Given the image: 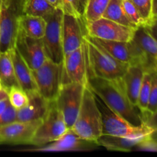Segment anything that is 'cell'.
Returning <instances> with one entry per match:
<instances>
[{"mask_svg":"<svg viewBox=\"0 0 157 157\" xmlns=\"http://www.w3.org/2000/svg\"><path fill=\"white\" fill-rule=\"evenodd\" d=\"M11 51L12 49L0 53V81L5 89L12 86H18L15 78Z\"/></svg>","mask_w":157,"mask_h":157,"instance_id":"obj_23","label":"cell"},{"mask_svg":"<svg viewBox=\"0 0 157 157\" xmlns=\"http://www.w3.org/2000/svg\"><path fill=\"white\" fill-rule=\"evenodd\" d=\"M87 85L110 108L130 124L140 126L144 123L140 114L136 111V107L129 100L122 77L104 79L91 76L88 78Z\"/></svg>","mask_w":157,"mask_h":157,"instance_id":"obj_1","label":"cell"},{"mask_svg":"<svg viewBox=\"0 0 157 157\" xmlns=\"http://www.w3.org/2000/svg\"><path fill=\"white\" fill-rule=\"evenodd\" d=\"M56 8L48 0H25L24 5L25 15H35L45 18L52 14Z\"/></svg>","mask_w":157,"mask_h":157,"instance_id":"obj_25","label":"cell"},{"mask_svg":"<svg viewBox=\"0 0 157 157\" xmlns=\"http://www.w3.org/2000/svg\"><path fill=\"white\" fill-rule=\"evenodd\" d=\"M89 60V77L113 79L121 78L128 64L115 59L87 35L85 36ZM88 77V78H89Z\"/></svg>","mask_w":157,"mask_h":157,"instance_id":"obj_4","label":"cell"},{"mask_svg":"<svg viewBox=\"0 0 157 157\" xmlns=\"http://www.w3.org/2000/svg\"><path fill=\"white\" fill-rule=\"evenodd\" d=\"M29 97L28 104L22 108L17 110L18 121H41L48 110L51 101L43 98L38 90L27 93Z\"/></svg>","mask_w":157,"mask_h":157,"instance_id":"obj_15","label":"cell"},{"mask_svg":"<svg viewBox=\"0 0 157 157\" xmlns=\"http://www.w3.org/2000/svg\"><path fill=\"white\" fill-rule=\"evenodd\" d=\"M18 28L29 36L41 39L45 32L46 21L42 17L24 14L20 17Z\"/></svg>","mask_w":157,"mask_h":157,"instance_id":"obj_22","label":"cell"},{"mask_svg":"<svg viewBox=\"0 0 157 157\" xmlns=\"http://www.w3.org/2000/svg\"><path fill=\"white\" fill-rule=\"evenodd\" d=\"M88 77V52L84 38V42L79 48L63 58L61 84L75 82L86 86L87 85Z\"/></svg>","mask_w":157,"mask_h":157,"instance_id":"obj_8","label":"cell"},{"mask_svg":"<svg viewBox=\"0 0 157 157\" xmlns=\"http://www.w3.org/2000/svg\"><path fill=\"white\" fill-rule=\"evenodd\" d=\"M133 40L145 54L147 59L145 71H157V40L146 27H140L136 29Z\"/></svg>","mask_w":157,"mask_h":157,"instance_id":"obj_17","label":"cell"},{"mask_svg":"<svg viewBox=\"0 0 157 157\" xmlns=\"http://www.w3.org/2000/svg\"><path fill=\"white\" fill-rule=\"evenodd\" d=\"M148 136H117L102 134L97 140L96 144L113 151L128 152L133 150L140 143Z\"/></svg>","mask_w":157,"mask_h":157,"instance_id":"obj_21","label":"cell"},{"mask_svg":"<svg viewBox=\"0 0 157 157\" xmlns=\"http://www.w3.org/2000/svg\"><path fill=\"white\" fill-rule=\"evenodd\" d=\"M14 48L32 71L38 68L48 58L42 39L29 36L19 28Z\"/></svg>","mask_w":157,"mask_h":157,"instance_id":"obj_12","label":"cell"},{"mask_svg":"<svg viewBox=\"0 0 157 157\" xmlns=\"http://www.w3.org/2000/svg\"><path fill=\"white\" fill-rule=\"evenodd\" d=\"M150 137H151V139L153 140V141H155V142L157 144V130L156 131H154L153 133H152Z\"/></svg>","mask_w":157,"mask_h":157,"instance_id":"obj_41","label":"cell"},{"mask_svg":"<svg viewBox=\"0 0 157 157\" xmlns=\"http://www.w3.org/2000/svg\"><path fill=\"white\" fill-rule=\"evenodd\" d=\"M123 6L126 15L136 29L140 27H147L145 21L130 0H123Z\"/></svg>","mask_w":157,"mask_h":157,"instance_id":"obj_29","label":"cell"},{"mask_svg":"<svg viewBox=\"0 0 157 157\" xmlns=\"http://www.w3.org/2000/svg\"><path fill=\"white\" fill-rule=\"evenodd\" d=\"M71 130L80 138L96 144L102 135V117L95 95L88 85L84 88L79 113Z\"/></svg>","mask_w":157,"mask_h":157,"instance_id":"obj_2","label":"cell"},{"mask_svg":"<svg viewBox=\"0 0 157 157\" xmlns=\"http://www.w3.org/2000/svg\"><path fill=\"white\" fill-rule=\"evenodd\" d=\"M97 104L102 117V134L117 136H148L154 130L143 123L135 126L110 108L99 96L95 94Z\"/></svg>","mask_w":157,"mask_h":157,"instance_id":"obj_3","label":"cell"},{"mask_svg":"<svg viewBox=\"0 0 157 157\" xmlns=\"http://www.w3.org/2000/svg\"><path fill=\"white\" fill-rule=\"evenodd\" d=\"M87 2H88V0H79L80 12H81V15H83V13H84V9H85L86 6H87Z\"/></svg>","mask_w":157,"mask_h":157,"instance_id":"obj_37","label":"cell"},{"mask_svg":"<svg viewBox=\"0 0 157 157\" xmlns=\"http://www.w3.org/2000/svg\"><path fill=\"white\" fill-rule=\"evenodd\" d=\"M8 94L9 103L17 110L24 107L29 101L27 93L19 86H12L6 89Z\"/></svg>","mask_w":157,"mask_h":157,"instance_id":"obj_28","label":"cell"},{"mask_svg":"<svg viewBox=\"0 0 157 157\" xmlns=\"http://www.w3.org/2000/svg\"><path fill=\"white\" fill-rule=\"evenodd\" d=\"M153 20L157 19V0H153Z\"/></svg>","mask_w":157,"mask_h":157,"instance_id":"obj_38","label":"cell"},{"mask_svg":"<svg viewBox=\"0 0 157 157\" xmlns=\"http://www.w3.org/2000/svg\"><path fill=\"white\" fill-rule=\"evenodd\" d=\"M12 58L13 62L15 78L18 86L26 93L37 90L32 70L24 61L15 48L12 49Z\"/></svg>","mask_w":157,"mask_h":157,"instance_id":"obj_19","label":"cell"},{"mask_svg":"<svg viewBox=\"0 0 157 157\" xmlns=\"http://www.w3.org/2000/svg\"><path fill=\"white\" fill-rule=\"evenodd\" d=\"M148 27L153 21V0H130Z\"/></svg>","mask_w":157,"mask_h":157,"instance_id":"obj_30","label":"cell"},{"mask_svg":"<svg viewBox=\"0 0 157 157\" xmlns=\"http://www.w3.org/2000/svg\"><path fill=\"white\" fill-rule=\"evenodd\" d=\"M110 0H88L83 13L85 23H90L101 18Z\"/></svg>","mask_w":157,"mask_h":157,"instance_id":"obj_26","label":"cell"},{"mask_svg":"<svg viewBox=\"0 0 157 157\" xmlns=\"http://www.w3.org/2000/svg\"><path fill=\"white\" fill-rule=\"evenodd\" d=\"M32 72L38 93L48 101H55L61 86L62 63L47 58L38 68Z\"/></svg>","mask_w":157,"mask_h":157,"instance_id":"obj_7","label":"cell"},{"mask_svg":"<svg viewBox=\"0 0 157 157\" xmlns=\"http://www.w3.org/2000/svg\"><path fill=\"white\" fill-rule=\"evenodd\" d=\"M6 94H7V91H6V89L3 88L2 85L1 81H0V98Z\"/></svg>","mask_w":157,"mask_h":157,"instance_id":"obj_40","label":"cell"},{"mask_svg":"<svg viewBox=\"0 0 157 157\" xmlns=\"http://www.w3.org/2000/svg\"><path fill=\"white\" fill-rule=\"evenodd\" d=\"M68 130L55 101H52L47 113L41 120L29 145L37 147L47 145L59 139Z\"/></svg>","mask_w":157,"mask_h":157,"instance_id":"obj_6","label":"cell"},{"mask_svg":"<svg viewBox=\"0 0 157 157\" xmlns=\"http://www.w3.org/2000/svg\"><path fill=\"white\" fill-rule=\"evenodd\" d=\"M86 86L75 82L62 84L55 100L69 130L75 124L79 113Z\"/></svg>","mask_w":157,"mask_h":157,"instance_id":"obj_9","label":"cell"},{"mask_svg":"<svg viewBox=\"0 0 157 157\" xmlns=\"http://www.w3.org/2000/svg\"><path fill=\"white\" fill-rule=\"evenodd\" d=\"M151 84L152 73L145 71L142 85H141L140 90L139 96H138L137 105H136V108L140 111V116L142 117V120L147 116V107H148L150 90H151Z\"/></svg>","mask_w":157,"mask_h":157,"instance_id":"obj_27","label":"cell"},{"mask_svg":"<svg viewBox=\"0 0 157 157\" xmlns=\"http://www.w3.org/2000/svg\"><path fill=\"white\" fill-rule=\"evenodd\" d=\"M102 17L124 25L136 29L126 15L123 6V0H110Z\"/></svg>","mask_w":157,"mask_h":157,"instance_id":"obj_24","label":"cell"},{"mask_svg":"<svg viewBox=\"0 0 157 157\" xmlns=\"http://www.w3.org/2000/svg\"><path fill=\"white\" fill-rule=\"evenodd\" d=\"M152 73V84L151 90H150V99H149L148 107H147V116L143 119V122L144 120L149 116L154 113L157 110V71L151 72Z\"/></svg>","mask_w":157,"mask_h":157,"instance_id":"obj_31","label":"cell"},{"mask_svg":"<svg viewBox=\"0 0 157 157\" xmlns=\"http://www.w3.org/2000/svg\"><path fill=\"white\" fill-rule=\"evenodd\" d=\"M144 122L147 124L148 127L153 129L154 131L157 130V110L154 113L149 115L147 118L144 121Z\"/></svg>","mask_w":157,"mask_h":157,"instance_id":"obj_34","label":"cell"},{"mask_svg":"<svg viewBox=\"0 0 157 157\" xmlns=\"http://www.w3.org/2000/svg\"><path fill=\"white\" fill-rule=\"evenodd\" d=\"M144 73L145 71L142 66L129 65L122 77L129 100L135 107L137 105L138 96L142 85Z\"/></svg>","mask_w":157,"mask_h":157,"instance_id":"obj_20","label":"cell"},{"mask_svg":"<svg viewBox=\"0 0 157 157\" xmlns=\"http://www.w3.org/2000/svg\"><path fill=\"white\" fill-rule=\"evenodd\" d=\"M17 110L14 108L10 103L7 105L2 113L0 114V126L6 125L16 121Z\"/></svg>","mask_w":157,"mask_h":157,"instance_id":"obj_33","label":"cell"},{"mask_svg":"<svg viewBox=\"0 0 157 157\" xmlns=\"http://www.w3.org/2000/svg\"><path fill=\"white\" fill-rule=\"evenodd\" d=\"M87 35L90 37L107 41H132L136 29L124 25L101 17L90 23H85Z\"/></svg>","mask_w":157,"mask_h":157,"instance_id":"obj_11","label":"cell"},{"mask_svg":"<svg viewBox=\"0 0 157 157\" xmlns=\"http://www.w3.org/2000/svg\"><path fill=\"white\" fill-rule=\"evenodd\" d=\"M63 13L61 8L55 10L44 18L46 21V29L44 35L41 38L44 44L47 58L56 63H62V20Z\"/></svg>","mask_w":157,"mask_h":157,"instance_id":"obj_10","label":"cell"},{"mask_svg":"<svg viewBox=\"0 0 157 157\" xmlns=\"http://www.w3.org/2000/svg\"><path fill=\"white\" fill-rule=\"evenodd\" d=\"M146 28H147V29L150 32V34L157 40V19L153 20V22L148 27Z\"/></svg>","mask_w":157,"mask_h":157,"instance_id":"obj_35","label":"cell"},{"mask_svg":"<svg viewBox=\"0 0 157 157\" xmlns=\"http://www.w3.org/2000/svg\"><path fill=\"white\" fill-rule=\"evenodd\" d=\"M60 8L64 14L82 17L80 12L79 0H61Z\"/></svg>","mask_w":157,"mask_h":157,"instance_id":"obj_32","label":"cell"},{"mask_svg":"<svg viewBox=\"0 0 157 157\" xmlns=\"http://www.w3.org/2000/svg\"><path fill=\"white\" fill-rule=\"evenodd\" d=\"M87 144H93L80 138L71 130H68L61 137L54 142L38 147L35 150L45 152H59V151H74L86 149Z\"/></svg>","mask_w":157,"mask_h":157,"instance_id":"obj_18","label":"cell"},{"mask_svg":"<svg viewBox=\"0 0 157 157\" xmlns=\"http://www.w3.org/2000/svg\"><path fill=\"white\" fill-rule=\"evenodd\" d=\"M48 2L51 3L54 7L55 8H60V3H61V0H48Z\"/></svg>","mask_w":157,"mask_h":157,"instance_id":"obj_39","label":"cell"},{"mask_svg":"<svg viewBox=\"0 0 157 157\" xmlns=\"http://www.w3.org/2000/svg\"><path fill=\"white\" fill-rule=\"evenodd\" d=\"M9 103V98H8V94L0 98V114H1L3 112V110L6 109V107H7Z\"/></svg>","mask_w":157,"mask_h":157,"instance_id":"obj_36","label":"cell"},{"mask_svg":"<svg viewBox=\"0 0 157 157\" xmlns=\"http://www.w3.org/2000/svg\"><path fill=\"white\" fill-rule=\"evenodd\" d=\"M25 0H0V53L15 46Z\"/></svg>","mask_w":157,"mask_h":157,"instance_id":"obj_5","label":"cell"},{"mask_svg":"<svg viewBox=\"0 0 157 157\" xmlns=\"http://www.w3.org/2000/svg\"><path fill=\"white\" fill-rule=\"evenodd\" d=\"M86 35H87V32L83 17H76L64 14L62 20L64 57L79 48L84 42Z\"/></svg>","mask_w":157,"mask_h":157,"instance_id":"obj_13","label":"cell"},{"mask_svg":"<svg viewBox=\"0 0 157 157\" xmlns=\"http://www.w3.org/2000/svg\"><path fill=\"white\" fill-rule=\"evenodd\" d=\"M41 121H15L0 126V144L29 145Z\"/></svg>","mask_w":157,"mask_h":157,"instance_id":"obj_14","label":"cell"},{"mask_svg":"<svg viewBox=\"0 0 157 157\" xmlns=\"http://www.w3.org/2000/svg\"><path fill=\"white\" fill-rule=\"evenodd\" d=\"M89 36V35H88ZM90 37L93 41L101 46L112 57L128 65H134L136 61V48L133 39L128 41H107Z\"/></svg>","mask_w":157,"mask_h":157,"instance_id":"obj_16","label":"cell"}]
</instances>
